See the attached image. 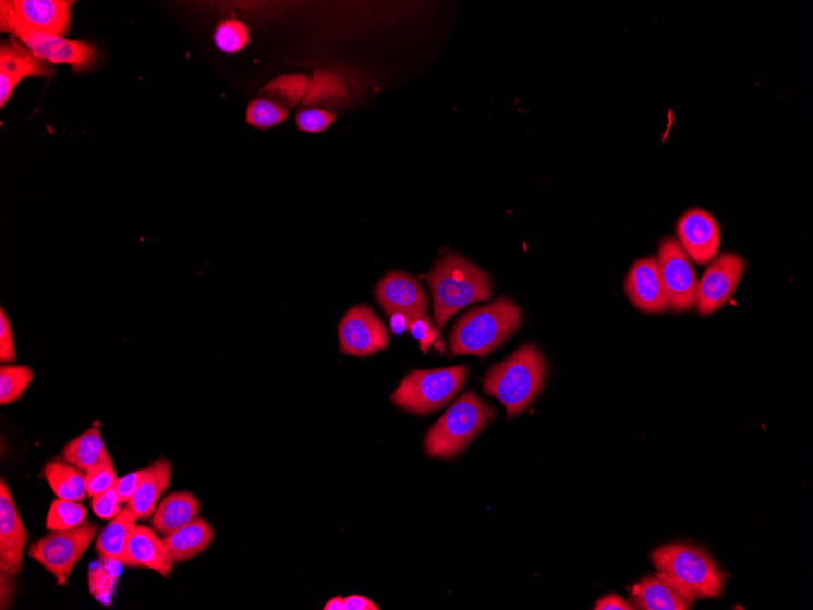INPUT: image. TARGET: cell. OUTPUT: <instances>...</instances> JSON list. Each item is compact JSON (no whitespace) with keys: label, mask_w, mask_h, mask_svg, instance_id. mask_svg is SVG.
<instances>
[{"label":"cell","mask_w":813,"mask_h":610,"mask_svg":"<svg viewBox=\"0 0 813 610\" xmlns=\"http://www.w3.org/2000/svg\"><path fill=\"white\" fill-rule=\"evenodd\" d=\"M325 610H345V598L340 596L331 598L325 606Z\"/></svg>","instance_id":"obj_42"},{"label":"cell","mask_w":813,"mask_h":610,"mask_svg":"<svg viewBox=\"0 0 813 610\" xmlns=\"http://www.w3.org/2000/svg\"><path fill=\"white\" fill-rule=\"evenodd\" d=\"M624 292L635 308L644 314H663L669 308L655 256L635 261L624 279Z\"/></svg>","instance_id":"obj_15"},{"label":"cell","mask_w":813,"mask_h":610,"mask_svg":"<svg viewBox=\"0 0 813 610\" xmlns=\"http://www.w3.org/2000/svg\"><path fill=\"white\" fill-rule=\"evenodd\" d=\"M310 84L306 75L279 76L264 87L263 95L286 109L293 108L307 96Z\"/></svg>","instance_id":"obj_28"},{"label":"cell","mask_w":813,"mask_h":610,"mask_svg":"<svg viewBox=\"0 0 813 610\" xmlns=\"http://www.w3.org/2000/svg\"><path fill=\"white\" fill-rule=\"evenodd\" d=\"M100 428V423L94 422L89 429L69 441L62 449V460L87 473L111 457Z\"/></svg>","instance_id":"obj_24"},{"label":"cell","mask_w":813,"mask_h":610,"mask_svg":"<svg viewBox=\"0 0 813 610\" xmlns=\"http://www.w3.org/2000/svg\"><path fill=\"white\" fill-rule=\"evenodd\" d=\"M214 539V527L203 518H196L181 529L163 536L167 551L174 564L190 561L203 553Z\"/></svg>","instance_id":"obj_20"},{"label":"cell","mask_w":813,"mask_h":610,"mask_svg":"<svg viewBox=\"0 0 813 610\" xmlns=\"http://www.w3.org/2000/svg\"><path fill=\"white\" fill-rule=\"evenodd\" d=\"M677 236L688 257L695 264H711L720 251V225L703 209L687 211L677 222Z\"/></svg>","instance_id":"obj_12"},{"label":"cell","mask_w":813,"mask_h":610,"mask_svg":"<svg viewBox=\"0 0 813 610\" xmlns=\"http://www.w3.org/2000/svg\"><path fill=\"white\" fill-rule=\"evenodd\" d=\"M410 319L406 318L404 315L401 314H393L391 315V330L392 333L396 335H400L403 332H405L406 327H409Z\"/></svg>","instance_id":"obj_41"},{"label":"cell","mask_w":813,"mask_h":610,"mask_svg":"<svg viewBox=\"0 0 813 610\" xmlns=\"http://www.w3.org/2000/svg\"><path fill=\"white\" fill-rule=\"evenodd\" d=\"M150 467L132 472L126 477L118 479L114 484V488L119 493V498L123 503H129L133 498L134 493L139 489L141 484L147 477Z\"/></svg>","instance_id":"obj_37"},{"label":"cell","mask_w":813,"mask_h":610,"mask_svg":"<svg viewBox=\"0 0 813 610\" xmlns=\"http://www.w3.org/2000/svg\"><path fill=\"white\" fill-rule=\"evenodd\" d=\"M173 465L169 460L160 459L150 465V471L134 493L128 505L137 514L138 520L145 521L151 516L163 492L169 489L172 480Z\"/></svg>","instance_id":"obj_23"},{"label":"cell","mask_w":813,"mask_h":610,"mask_svg":"<svg viewBox=\"0 0 813 610\" xmlns=\"http://www.w3.org/2000/svg\"><path fill=\"white\" fill-rule=\"evenodd\" d=\"M468 367L464 365L442 369L413 370L395 390L391 401L396 406L429 415L452 401L465 385Z\"/></svg>","instance_id":"obj_6"},{"label":"cell","mask_w":813,"mask_h":610,"mask_svg":"<svg viewBox=\"0 0 813 610\" xmlns=\"http://www.w3.org/2000/svg\"><path fill=\"white\" fill-rule=\"evenodd\" d=\"M88 512L76 501L57 499L47 514L46 527L49 532L75 529L87 523Z\"/></svg>","instance_id":"obj_29"},{"label":"cell","mask_w":813,"mask_h":610,"mask_svg":"<svg viewBox=\"0 0 813 610\" xmlns=\"http://www.w3.org/2000/svg\"><path fill=\"white\" fill-rule=\"evenodd\" d=\"M118 481L117 469L111 457L106 462L98 465L86 473V486L89 498H96V496L106 492L111 489Z\"/></svg>","instance_id":"obj_32"},{"label":"cell","mask_w":813,"mask_h":610,"mask_svg":"<svg viewBox=\"0 0 813 610\" xmlns=\"http://www.w3.org/2000/svg\"><path fill=\"white\" fill-rule=\"evenodd\" d=\"M593 609L596 610H631L633 609L632 605H630L628 601H624V599L618 595H608L604 596L599 599V601L594 605Z\"/></svg>","instance_id":"obj_39"},{"label":"cell","mask_w":813,"mask_h":610,"mask_svg":"<svg viewBox=\"0 0 813 610\" xmlns=\"http://www.w3.org/2000/svg\"><path fill=\"white\" fill-rule=\"evenodd\" d=\"M745 266L744 258L739 255L725 253L716 256L697 282V313L708 316L723 308L742 281Z\"/></svg>","instance_id":"obj_10"},{"label":"cell","mask_w":813,"mask_h":610,"mask_svg":"<svg viewBox=\"0 0 813 610\" xmlns=\"http://www.w3.org/2000/svg\"><path fill=\"white\" fill-rule=\"evenodd\" d=\"M28 533L9 486L0 481V571L21 573Z\"/></svg>","instance_id":"obj_14"},{"label":"cell","mask_w":813,"mask_h":610,"mask_svg":"<svg viewBox=\"0 0 813 610\" xmlns=\"http://www.w3.org/2000/svg\"><path fill=\"white\" fill-rule=\"evenodd\" d=\"M653 563L664 581L692 605L695 599L723 595L725 575L703 548L691 544H669L652 554Z\"/></svg>","instance_id":"obj_2"},{"label":"cell","mask_w":813,"mask_h":610,"mask_svg":"<svg viewBox=\"0 0 813 610\" xmlns=\"http://www.w3.org/2000/svg\"><path fill=\"white\" fill-rule=\"evenodd\" d=\"M15 335L12 322L4 307L0 308V362L14 364L16 361Z\"/></svg>","instance_id":"obj_35"},{"label":"cell","mask_w":813,"mask_h":610,"mask_svg":"<svg viewBox=\"0 0 813 610\" xmlns=\"http://www.w3.org/2000/svg\"><path fill=\"white\" fill-rule=\"evenodd\" d=\"M15 575L0 571V609L12 606L16 591Z\"/></svg>","instance_id":"obj_38"},{"label":"cell","mask_w":813,"mask_h":610,"mask_svg":"<svg viewBox=\"0 0 813 610\" xmlns=\"http://www.w3.org/2000/svg\"><path fill=\"white\" fill-rule=\"evenodd\" d=\"M342 354L367 357L387 349L390 335L387 327L367 305L351 307L338 328Z\"/></svg>","instance_id":"obj_11"},{"label":"cell","mask_w":813,"mask_h":610,"mask_svg":"<svg viewBox=\"0 0 813 610\" xmlns=\"http://www.w3.org/2000/svg\"><path fill=\"white\" fill-rule=\"evenodd\" d=\"M288 119V109L269 98H256L250 102L246 121L256 129L267 130L280 125Z\"/></svg>","instance_id":"obj_30"},{"label":"cell","mask_w":813,"mask_h":610,"mask_svg":"<svg viewBox=\"0 0 813 610\" xmlns=\"http://www.w3.org/2000/svg\"><path fill=\"white\" fill-rule=\"evenodd\" d=\"M201 510L202 503L192 492H173L156 507L151 525L156 532L166 536L195 521Z\"/></svg>","instance_id":"obj_19"},{"label":"cell","mask_w":813,"mask_h":610,"mask_svg":"<svg viewBox=\"0 0 813 610\" xmlns=\"http://www.w3.org/2000/svg\"><path fill=\"white\" fill-rule=\"evenodd\" d=\"M336 121L333 113L317 108H307L296 115V125L300 131L308 133H320L326 131Z\"/></svg>","instance_id":"obj_34"},{"label":"cell","mask_w":813,"mask_h":610,"mask_svg":"<svg viewBox=\"0 0 813 610\" xmlns=\"http://www.w3.org/2000/svg\"><path fill=\"white\" fill-rule=\"evenodd\" d=\"M349 100L348 89L343 81L331 72L317 71L314 81L310 84L305 107L318 105H340V101Z\"/></svg>","instance_id":"obj_26"},{"label":"cell","mask_w":813,"mask_h":610,"mask_svg":"<svg viewBox=\"0 0 813 610\" xmlns=\"http://www.w3.org/2000/svg\"><path fill=\"white\" fill-rule=\"evenodd\" d=\"M632 607L641 610H687L692 603L664 578L655 574L645 577L631 589Z\"/></svg>","instance_id":"obj_22"},{"label":"cell","mask_w":813,"mask_h":610,"mask_svg":"<svg viewBox=\"0 0 813 610\" xmlns=\"http://www.w3.org/2000/svg\"><path fill=\"white\" fill-rule=\"evenodd\" d=\"M48 71L45 60L38 59L28 48L15 40L3 44L0 47V107L4 108L21 80L44 77Z\"/></svg>","instance_id":"obj_17"},{"label":"cell","mask_w":813,"mask_h":610,"mask_svg":"<svg viewBox=\"0 0 813 610\" xmlns=\"http://www.w3.org/2000/svg\"><path fill=\"white\" fill-rule=\"evenodd\" d=\"M494 410L473 392L458 399L425 438L430 457L451 459L463 451L494 417Z\"/></svg>","instance_id":"obj_5"},{"label":"cell","mask_w":813,"mask_h":610,"mask_svg":"<svg viewBox=\"0 0 813 610\" xmlns=\"http://www.w3.org/2000/svg\"><path fill=\"white\" fill-rule=\"evenodd\" d=\"M90 504L93 512L96 513L100 520L111 521L122 511V502L114 486L106 492L96 496V498H93Z\"/></svg>","instance_id":"obj_36"},{"label":"cell","mask_w":813,"mask_h":610,"mask_svg":"<svg viewBox=\"0 0 813 610\" xmlns=\"http://www.w3.org/2000/svg\"><path fill=\"white\" fill-rule=\"evenodd\" d=\"M521 324V309L510 298L500 297L494 304L475 307L452 330L451 356L485 358L512 337Z\"/></svg>","instance_id":"obj_4"},{"label":"cell","mask_w":813,"mask_h":610,"mask_svg":"<svg viewBox=\"0 0 813 610\" xmlns=\"http://www.w3.org/2000/svg\"><path fill=\"white\" fill-rule=\"evenodd\" d=\"M44 475L58 499L82 502L88 496L86 472L64 460L47 463Z\"/></svg>","instance_id":"obj_25"},{"label":"cell","mask_w":813,"mask_h":610,"mask_svg":"<svg viewBox=\"0 0 813 610\" xmlns=\"http://www.w3.org/2000/svg\"><path fill=\"white\" fill-rule=\"evenodd\" d=\"M128 554L132 568H147L169 577L173 571V562L167 551L163 539L155 530L143 525H134L128 545Z\"/></svg>","instance_id":"obj_18"},{"label":"cell","mask_w":813,"mask_h":610,"mask_svg":"<svg viewBox=\"0 0 813 610\" xmlns=\"http://www.w3.org/2000/svg\"><path fill=\"white\" fill-rule=\"evenodd\" d=\"M35 377V371L28 366L2 364L0 366V405H12L23 398Z\"/></svg>","instance_id":"obj_27"},{"label":"cell","mask_w":813,"mask_h":610,"mask_svg":"<svg viewBox=\"0 0 813 610\" xmlns=\"http://www.w3.org/2000/svg\"><path fill=\"white\" fill-rule=\"evenodd\" d=\"M72 2L64 0H3L0 27L3 33L64 36L71 24Z\"/></svg>","instance_id":"obj_7"},{"label":"cell","mask_w":813,"mask_h":610,"mask_svg":"<svg viewBox=\"0 0 813 610\" xmlns=\"http://www.w3.org/2000/svg\"><path fill=\"white\" fill-rule=\"evenodd\" d=\"M434 297L435 324L441 330L456 313L493 297L492 279L461 255L448 253L426 276Z\"/></svg>","instance_id":"obj_1"},{"label":"cell","mask_w":813,"mask_h":610,"mask_svg":"<svg viewBox=\"0 0 813 610\" xmlns=\"http://www.w3.org/2000/svg\"><path fill=\"white\" fill-rule=\"evenodd\" d=\"M137 514L130 505L124 507L119 515L104 527L96 542V550L106 560L132 568L128 554V545Z\"/></svg>","instance_id":"obj_21"},{"label":"cell","mask_w":813,"mask_h":610,"mask_svg":"<svg viewBox=\"0 0 813 610\" xmlns=\"http://www.w3.org/2000/svg\"><path fill=\"white\" fill-rule=\"evenodd\" d=\"M659 270L667 296V304L675 313H684L695 307L697 278L691 258L674 237H665L660 243Z\"/></svg>","instance_id":"obj_9"},{"label":"cell","mask_w":813,"mask_h":610,"mask_svg":"<svg viewBox=\"0 0 813 610\" xmlns=\"http://www.w3.org/2000/svg\"><path fill=\"white\" fill-rule=\"evenodd\" d=\"M99 526L85 523L75 529L51 532L31 544L27 554L54 576L59 586L68 585L69 577L98 534Z\"/></svg>","instance_id":"obj_8"},{"label":"cell","mask_w":813,"mask_h":610,"mask_svg":"<svg viewBox=\"0 0 813 610\" xmlns=\"http://www.w3.org/2000/svg\"><path fill=\"white\" fill-rule=\"evenodd\" d=\"M406 330L413 338L420 341V347L424 354L429 353V349L435 344H441L440 330L432 325L429 316H420L410 319Z\"/></svg>","instance_id":"obj_33"},{"label":"cell","mask_w":813,"mask_h":610,"mask_svg":"<svg viewBox=\"0 0 813 610\" xmlns=\"http://www.w3.org/2000/svg\"><path fill=\"white\" fill-rule=\"evenodd\" d=\"M379 607L367 597L352 595L345 598V610H378Z\"/></svg>","instance_id":"obj_40"},{"label":"cell","mask_w":813,"mask_h":610,"mask_svg":"<svg viewBox=\"0 0 813 610\" xmlns=\"http://www.w3.org/2000/svg\"><path fill=\"white\" fill-rule=\"evenodd\" d=\"M375 296L384 312L390 316L401 314L409 319L429 316V296L410 274L398 271L388 273L375 288Z\"/></svg>","instance_id":"obj_13"},{"label":"cell","mask_w":813,"mask_h":610,"mask_svg":"<svg viewBox=\"0 0 813 610\" xmlns=\"http://www.w3.org/2000/svg\"><path fill=\"white\" fill-rule=\"evenodd\" d=\"M218 49L226 54H235L250 44L248 28L238 20H225L217 26L214 35Z\"/></svg>","instance_id":"obj_31"},{"label":"cell","mask_w":813,"mask_h":610,"mask_svg":"<svg viewBox=\"0 0 813 610\" xmlns=\"http://www.w3.org/2000/svg\"><path fill=\"white\" fill-rule=\"evenodd\" d=\"M16 37L38 59L51 64L70 65L77 72L88 70L97 60V50L89 44L47 34L27 33L19 34Z\"/></svg>","instance_id":"obj_16"},{"label":"cell","mask_w":813,"mask_h":610,"mask_svg":"<svg viewBox=\"0 0 813 610\" xmlns=\"http://www.w3.org/2000/svg\"><path fill=\"white\" fill-rule=\"evenodd\" d=\"M546 359L536 346L524 345L487 371L484 390L503 403L508 418H513L533 402L544 388Z\"/></svg>","instance_id":"obj_3"}]
</instances>
